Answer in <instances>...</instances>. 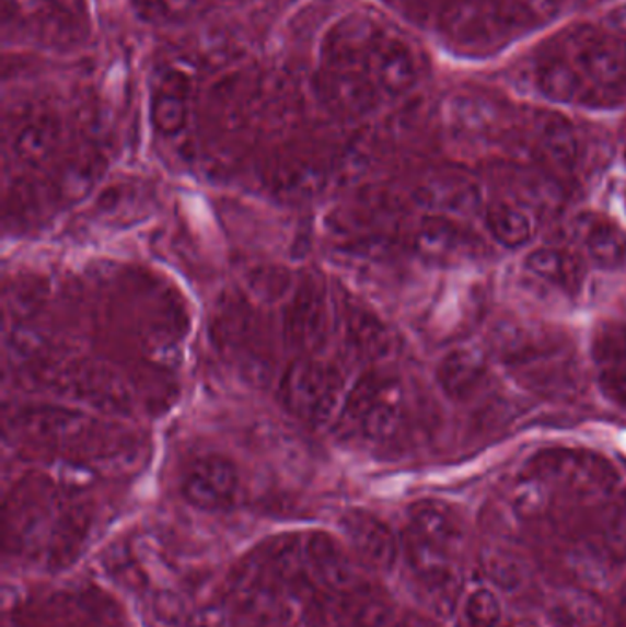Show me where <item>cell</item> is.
Returning <instances> with one entry per match:
<instances>
[{
  "label": "cell",
  "mask_w": 626,
  "mask_h": 627,
  "mask_svg": "<svg viewBox=\"0 0 626 627\" xmlns=\"http://www.w3.org/2000/svg\"><path fill=\"white\" fill-rule=\"evenodd\" d=\"M542 96L576 107L617 108L626 103V40L582 24L542 43L528 65Z\"/></svg>",
  "instance_id": "1"
},
{
  "label": "cell",
  "mask_w": 626,
  "mask_h": 627,
  "mask_svg": "<svg viewBox=\"0 0 626 627\" xmlns=\"http://www.w3.org/2000/svg\"><path fill=\"white\" fill-rule=\"evenodd\" d=\"M405 387L397 374L370 369L349 387L333 430L344 441L382 446L405 430Z\"/></svg>",
  "instance_id": "2"
},
{
  "label": "cell",
  "mask_w": 626,
  "mask_h": 627,
  "mask_svg": "<svg viewBox=\"0 0 626 627\" xmlns=\"http://www.w3.org/2000/svg\"><path fill=\"white\" fill-rule=\"evenodd\" d=\"M346 393L340 368L324 358L300 357L287 365L279 379L281 406L314 428L335 425Z\"/></svg>",
  "instance_id": "3"
},
{
  "label": "cell",
  "mask_w": 626,
  "mask_h": 627,
  "mask_svg": "<svg viewBox=\"0 0 626 627\" xmlns=\"http://www.w3.org/2000/svg\"><path fill=\"white\" fill-rule=\"evenodd\" d=\"M333 306L324 281L303 277L281 316V338L289 351L300 357H316L333 333Z\"/></svg>",
  "instance_id": "4"
},
{
  "label": "cell",
  "mask_w": 626,
  "mask_h": 627,
  "mask_svg": "<svg viewBox=\"0 0 626 627\" xmlns=\"http://www.w3.org/2000/svg\"><path fill=\"white\" fill-rule=\"evenodd\" d=\"M211 339L227 357L245 365H262V325L252 306L241 298H222L211 320Z\"/></svg>",
  "instance_id": "5"
},
{
  "label": "cell",
  "mask_w": 626,
  "mask_h": 627,
  "mask_svg": "<svg viewBox=\"0 0 626 627\" xmlns=\"http://www.w3.org/2000/svg\"><path fill=\"white\" fill-rule=\"evenodd\" d=\"M416 202L425 213L463 221L476 216L484 200L482 187L462 170L436 171L417 186Z\"/></svg>",
  "instance_id": "6"
},
{
  "label": "cell",
  "mask_w": 626,
  "mask_h": 627,
  "mask_svg": "<svg viewBox=\"0 0 626 627\" xmlns=\"http://www.w3.org/2000/svg\"><path fill=\"white\" fill-rule=\"evenodd\" d=\"M240 475L232 461L208 453L194 458L184 472L183 494L189 503L205 510L224 509L234 503Z\"/></svg>",
  "instance_id": "7"
},
{
  "label": "cell",
  "mask_w": 626,
  "mask_h": 627,
  "mask_svg": "<svg viewBox=\"0 0 626 627\" xmlns=\"http://www.w3.org/2000/svg\"><path fill=\"white\" fill-rule=\"evenodd\" d=\"M61 395L85 402L105 413H126L129 396L120 380L96 368H65L51 380Z\"/></svg>",
  "instance_id": "8"
},
{
  "label": "cell",
  "mask_w": 626,
  "mask_h": 627,
  "mask_svg": "<svg viewBox=\"0 0 626 627\" xmlns=\"http://www.w3.org/2000/svg\"><path fill=\"white\" fill-rule=\"evenodd\" d=\"M533 143L553 170L573 173L584 156L581 129L560 114H538L533 124Z\"/></svg>",
  "instance_id": "9"
},
{
  "label": "cell",
  "mask_w": 626,
  "mask_h": 627,
  "mask_svg": "<svg viewBox=\"0 0 626 627\" xmlns=\"http://www.w3.org/2000/svg\"><path fill=\"white\" fill-rule=\"evenodd\" d=\"M368 74L376 89L386 96H403L416 85L419 67L414 51L405 40L387 37L376 43L371 50Z\"/></svg>",
  "instance_id": "10"
},
{
  "label": "cell",
  "mask_w": 626,
  "mask_h": 627,
  "mask_svg": "<svg viewBox=\"0 0 626 627\" xmlns=\"http://www.w3.org/2000/svg\"><path fill=\"white\" fill-rule=\"evenodd\" d=\"M23 430L34 439L45 442L70 444L91 433L94 420L91 415L67 406L30 407L21 415Z\"/></svg>",
  "instance_id": "11"
},
{
  "label": "cell",
  "mask_w": 626,
  "mask_h": 627,
  "mask_svg": "<svg viewBox=\"0 0 626 627\" xmlns=\"http://www.w3.org/2000/svg\"><path fill=\"white\" fill-rule=\"evenodd\" d=\"M582 254L603 270H619L626 265V233L608 217L590 213L577 222Z\"/></svg>",
  "instance_id": "12"
},
{
  "label": "cell",
  "mask_w": 626,
  "mask_h": 627,
  "mask_svg": "<svg viewBox=\"0 0 626 627\" xmlns=\"http://www.w3.org/2000/svg\"><path fill=\"white\" fill-rule=\"evenodd\" d=\"M473 241L462 221L432 213H425L414 232L417 252L432 260L463 259L471 254Z\"/></svg>",
  "instance_id": "13"
},
{
  "label": "cell",
  "mask_w": 626,
  "mask_h": 627,
  "mask_svg": "<svg viewBox=\"0 0 626 627\" xmlns=\"http://www.w3.org/2000/svg\"><path fill=\"white\" fill-rule=\"evenodd\" d=\"M341 334L348 351L364 362H381L393 351L386 325L360 306H348L341 317Z\"/></svg>",
  "instance_id": "14"
},
{
  "label": "cell",
  "mask_w": 626,
  "mask_h": 627,
  "mask_svg": "<svg viewBox=\"0 0 626 627\" xmlns=\"http://www.w3.org/2000/svg\"><path fill=\"white\" fill-rule=\"evenodd\" d=\"M525 268L531 276L541 279L566 294H577L584 283V263L579 255L558 246H541L525 257Z\"/></svg>",
  "instance_id": "15"
},
{
  "label": "cell",
  "mask_w": 626,
  "mask_h": 627,
  "mask_svg": "<svg viewBox=\"0 0 626 627\" xmlns=\"http://www.w3.org/2000/svg\"><path fill=\"white\" fill-rule=\"evenodd\" d=\"M487 379V362L473 349H454L439 362V387L452 400L463 402L473 398Z\"/></svg>",
  "instance_id": "16"
},
{
  "label": "cell",
  "mask_w": 626,
  "mask_h": 627,
  "mask_svg": "<svg viewBox=\"0 0 626 627\" xmlns=\"http://www.w3.org/2000/svg\"><path fill=\"white\" fill-rule=\"evenodd\" d=\"M484 219L490 237L503 248H522L535 235V219L522 204L514 200H495L485 209Z\"/></svg>",
  "instance_id": "17"
},
{
  "label": "cell",
  "mask_w": 626,
  "mask_h": 627,
  "mask_svg": "<svg viewBox=\"0 0 626 627\" xmlns=\"http://www.w3.org/2000/svg\"><path fill=\"white\" fill-rule=\"evenodd\" d=\"M59 142V127L46 116L28 119L13 135V154L26 167H39L50 160Z\"/></svg>",
  "instance_id": "18"
},
{
  "label": "cell",
  "mask_w": 626,
  "mask_h": 627,
  "mask_svg": "<svg viewBox=\"0 0 626 627\" xmlns=\"http://www.w3.org/2000/svg\"><path fill=\"white\" fill-rule=\"evenodd\" d=\"M325 186L324 171L313 162H285L270 175V187L279 197L291 200H309L318 195Z\"/></svg>",
  "instance_id": "19"
},
{
  "label": "cell",
  "mask_w": 626,
  "mask_h": 627,
  "mask_svg": "<svg viewBox=\"0 0 626 627\" xmlns=\"http://www.w3.org/2000/svg\"><path fill=\"white\" fill-rule=\"evenodd\" d=\"M153 121L165 135H175L188 121V89L181 76H165L156 85Z\"/></svg>",
  "instance_id": "20"
},
{
  "label": "cell",
  "mask_w": 626,
  "mask_h": 627,
  "mask_svg": "<svg viewBox=\"0 0 626 627\" xmlns=\"http://www.w3.org/2000/svg\"><path fill=\"white\" fill-rule=\"evenodd\" d=\"M102 173V162L94 156L72 159L57 173L54 191L65 204L81 202L94 191Z\"/></svg>",
  "instance_id": "21"
},
{
  "label": "cell",
  "mask_w": 626,
  "mask_h": 627,
  "mask_svg": "<svg viewBox=\"0 0 626 627\" xmlns=\"http://www.w3.org/2000/svg\"><path fill=\"white\" fill-rule=\"evenodd\" d=\"M593 357L599 369H626V325L601 328L593 341Z\"/></svg>",
  "instance_id": "22"
},
{
  "label": "cell",
  "mask_w": 626,
  "mask_h": 627,
  "mask_svg": "<svg viewBox=\"0 0 626 627\" xmlns=\"http://www.w3.org/2000/svg\"><path fill=\"white\" fill-rule=\"evenodd\" d=\"M623 146H625V159H626V129H625V138H623Z\"/></svg>",
  "instance_id": "23"
}]
</instances>
